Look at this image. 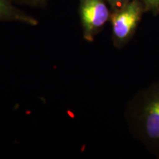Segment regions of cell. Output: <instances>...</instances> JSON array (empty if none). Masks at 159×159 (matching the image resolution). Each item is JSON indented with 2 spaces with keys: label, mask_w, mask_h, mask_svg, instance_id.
I'll return each mask as SVG.
<instances>
[{
  "label": "cell",
  "mask_w": 159,
  "mask_h": 159,
  "mask_svg": "<svg viewBox=\"0 0 159 159\" xmlns=\"http://www.w3.org/2000/svg\"><path fill=\"white\" fill-rule=\"evenodd\" d=\"M127 118L134 138L159 158V77L135 94Z\"/></svg>",
  "instance_id": "obj_1"
},
{
  "label": "cell",
  "mask_w": 159,
  "mask_h": 159,
  "mask_svg": "<svg viewBox=\"0 0 159 159\" xmlns=\"http://www.w3.org/2000/svg\"><path fill=\"white\" fill-rule=\"evenodd\" d=\"M24 1L27 2V3L32 4V5H40V4L41 3H43L46 0H24Z\"/></svg>",
  "instance_id": "obj_7"
},
{
  "label": "cell",
  "mask_w": 159,
  "mask_h": 159,
  "mask_svg": "<svg viewBox=\"0 0 159 159\" xmlns=\"http://www.w3.org/2000/svg\"><path fill=\"white\" fill-rule=\"evenodd\" d=\"M130 0H108V2L111 4L113 7H114L115 10L122 7L125 4L128 3Z\"/></svg>",
  "instance_id": "obj_6"
},
{
  "label": "cell",
  "mask_w": 159,
  "mask_h": 159,
  "mask_svg": "<svg viewBox=\"0 0 159 159\" xmlns=\"http://www.w3.org/2000/svg\"><path fill=\"white\" fill-rule=\"evenodd\" d=\"M144 4L148 8L154 11H158L159 9V0H144Z\"/></svg>",
  "instance_id": "obj_5"
},
{
  "label": "cell",
  "mask_w": 159,
  "mask_h": 159,
  "mask_svg": "<svg viewBox=\"0 0 159 159\" xmlns=\"http://www.w3.org/2000/svg\"><path fill=\"white\" fill-rule=\"evenodd\" d=\"M80 15L83 37L90 42L94 41L97 33L111 17L105 0H81Z\"/></svg>",
  "instance_id": "obj_3"
},
{
  "label": "cell",
  "mask_w": 159,
  "mask_h": 159,
  "mask_svg": "<svg viewBox=\"0 0 159 159\" xmlns=\"http://www.w3.org/2000/svg\"><path fill=\"white\" fill-rule=\"evenodd\" d=\"M0 21H17L32 26L39 23L35 18L16 8L10 0H0Z\"/></svg>",
  "instance_id": "obj_4"
},
{
  "label": "cell",
  "mask_w": 159,
  "mask_h": 159,
  "mask_svg": "<svg viewBox=\"0 0 159 159\" xmlns=\"http://www.w3.org/2000/svg\"><path fill=\"white\" fill-rule=\"evenodd\" d=\"M143 12L142 4L130 0L111 15L112 41L116 48H122L132 39Z\"/></svg>",
  "instance_id": "obj_2"
}]
</instances>
